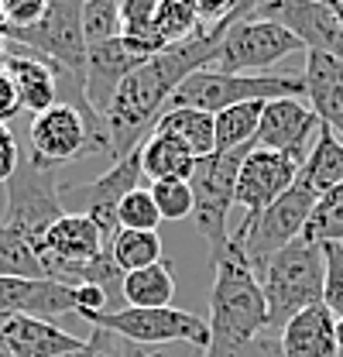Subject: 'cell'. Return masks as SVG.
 Returning <instances> with one entry per match:
<instances>
[{
	"label": "cell",
	"mask_w": 343,
	"mask_h": 357,
	"mask_svg": "<svg viewBox=\"0 0 343 357\" xmlns=\"http://www.w3.org/2000/svg\"><path fill=\"white\" fill-rule=\"evenodd\" d=\"M210 347L199 357H234L268 330V303L257 275L247 268L241 248L227 244L213 258V285H210Z\"/></svg>",
	"instance_id": "obj_1"
},
{
	"label": "cell",
	"mask_w": 343,
	"mask_h": 357,
	"mask_svg": "<svg viewBox=\"0 0 343 357\" xmlns=\"http://www.w3.org/2000/svg\"><path fill=\"white\" fill-rule=\"evenodd\" d=\"M323 248L312 241H292L282 248L268 268L257 275L264 303H268V333H282V326L316 303H323Z\"/></svg>",
	"instance_id": "obj_2"
},
{
	"label": "cell",
	"mask_w": 343,
	"mask_h": 357,
	"mask_svg": "<svg viewBox=\"0 0 343 357\" xmlns=\"http://www.w3.org/2000/svg\"><path fill=\"white\" fill-rule=\"evenodd\" d=\"M254 144L237 151H213L206 158H196V169L189 178L192 189V223L199 237L210 244V261L220 258L230 244L234 227V182L241 172V162L247 158Z\"/></svg>",
	"instance_id": "obj_3"
},
{
	"label": "cell",
	"mask_w": 343,
	"mask_h": 357,
	"mask_svg": "<svg viewBox=\"0 0 343 357\" xmlns=\"http://www.w3.org/2000/svg\"><path fill=\"white\" fill-rule=\"evenodd\" d=\"M282 96H296L305 100V83L302 76H234V73H216V69H199L189 79H182L178 89L169 96L165 110L175 107H189V110H203V114H220L227 107L237 103H251V100H282Z\"/></svg>",
	"instance_id": "obj_4"
},
{
	"label": "cell",
	"mask_w": 343,
	"mask_h": 357,
	"mask_svg": "<svg viewBox=\"0 0 343 357\" xmlns=\"http://www.w3.org/2000/svg\"><path fill=\"white\" fill-rule=\"evenodd\" d=\"M83 319L93 330H107L128 344H141V347H175V344H185L192 351L210 347L206 319L185 310H175V306H155V310L124 306L117 312H89Z\"/></svg>",
	"instance_id": "obj_5"
},
{
	"label": "cell",
	"mask_w": 343,
	"mask_h": 357,
	"mask_svg": "<svg viewBox=\"0 0 343 357\" xmlns=\"http://www.w3.org/2000/svg\"><path fill=\"white\" fill-rule=\"evenodd\" d=\"M86 0H48V10L31 28H0L3 42L17 45L38 59H48L86 83V38H83Z\"/></svg>",
	"instance_id": "obj_6"
},
{
	"label": "cell",
	"mask_w": 343,
	"mask_h": 357,
	"mask_svg": "<svg viewBox=\"0 0 343 357\" xmlns=\"http://www.w3.org/2000/svg\"><path fill=\"white\" fill-rule=\"evenodd\" d=\"M59 217H66L59 203V169H45L38 162H31L21 144V162L7 182V210L0 227H7L10 234L38 248L45 230Z\"/></svg>",
	"instance_id": "obj_7"
},
{
	"label": "cell",
	"mask_w": 343,
	"mask_h": 357,
	"mask_svg": "<svg viewBox=\"0 0 343 357\" xmlns=\"http://www.w3.org/2000/svg\"><path fill=\"white\" fill-rule=\"evenodd\" d=\"M316 203H319V196H316L302 178H296L292 189L282 192V196H278L241 237H234L230 244L241 248L247 268H251L254 275H261V271L268 268V261H271L282 248H289L292 241L302 237V230H305V223L312 217Z\"/></svg>",
	"instance_id": "obj_8"
},
{
	"label": "cell",
	"mask_w": 343,
	"mask_h": 357,
	"mask_svg": "<svg viewBox=\"0 0 343 357\" xmlns=\"http://www.w3.org/2000/svg\"><path fill=\"white\" fill-rule=\"evenodd\" d=\"M141 151L134 148L128 158L114 162L103 176L89 178V182H76V185H59V203H62V213H76L86 217L100 230L103 244L110 248V241L117 237L121 223H117V206L121 199L128 196L130 189L141 185Z\"/></svg>",
	"instance_id": "obj_9"
},
{
	"label": "cell",
	"mask_w": 343,
	"mask_h": 357,
	"mask_svg": "<svg viewBox=\"0 0 343 357\" xmlns=\"http://www.w3.org/2000/svg\"><path fill=\"white\" fill-rule=\"evenodd\" d=\"M292 52H305V45L292 31H285L275 21H261V17L244 14L241 21H234L223 31L210 69L234 73V76H257L261 69H268L271 62H278Z\"/></svg>",
	"instance_id": "obj_10"
},
{
	"label": "cell",
	"mask_w": 343,
	"mask_h": 357,
	"mask_svg": "<svg viewBox=\"0 0 343 357\" xmlns=\"http://www.w3.org/2000/svg\"><path fill=\"white\" fill-rule=\"evenodd\" d=\"M299 162L278 151H264V148H251L247 158L241 162V172L234 182V206L244 210V217L230 227V241L241 237L251 223L282 196L292 189V182L299 178Z\"/></svg>",
	"instance_id": "obj_11"
},
{
	"label": "cell",
	"mask_w": 343,
	"mask_h": 357,
	"mask_svg": "<svg viewBox=\"0 0 343 357\" xmlns=\"http://www.w3.org/2000/svg\"><path fill=\"white\" fill-rule=\"evenodd\" d=\"M24 151L31 162H38L45 169H62V165L79 162L86 155H100L93 137H89L83 114L69 103H55V107L31 117Z\"/></svg>",
	"instance_id": "obj_12"
},
{
	"label": "cell",
	"mask_w": 343,
	"mask_h": 357,
	"mask_svg": "<svg viewBox=\"0 0 343 357\" xmlns=\"http://www.w3.org/2000/svg\"><path fill=\"white\" fill-rule=\"evenodd\" d=\"M319 128L323 124L305 100H296V96L268 100L264 110H261V121H257L254 148L289 155L302 165L305 155L312 151L316 137H319Z\"/></svg>",
	"instance_id": "obj_13"
},
{
	"label": "cell",
	"mask_w": 343,
	"mask_h": 357,
	"mask_svg": "<svg viewBox=\"0 0 343 357\" xmlns=\"http://www.w3.org/2000/svg\"><path fill=\"white\" fill-rule=\"evenodd\" d=\"M103 251H110L100 237V230L86 217H76V213H66L45 230L42 244H38V258H42L45 278H55L62 268L73 265H86L93 258H100Z\"/></svg>",
	"instance_id": "obj_14"
},
{
	"label": "cell",
	"mask_w": 343,
	"mask_h": 357,
	"mask_svg": "<svg viewBox=\"0 0 343 357\" xmlns=\"http://www.w3.org/2000/svg\"><path fill=\"white\" fill-rule=\"evenodd\" d=\"M76 312V292L52 278H0V316L55 319Z\"/></svg>",
	"instance_id": "obj_15"
},
{
	"label": "cell",
	"mask_w": 343,
	"mask_h": 357,
	"mask_svg": "<svg viewBox=\"0 0 343 357\" xmlns=\"http://www.w3.org/2000/svg\"><path fill=\"white\" fill-rule=\"evenodd\" d=\"M141 62H148V59L137 55L124 38L86 48V100L100 117L107 114V107H110L117 86L124 83V76L134 73Z\"/></svg>",
	"instance_id": "obj_16"
},
{
	"label": "cell",
	"mask_w": 343,
	"mask_h": 357,
	"mask_svg": "<svg viewBox=\"0 0 343 357\" xmlns=\"http://www.w3.org/2000/svg\"><path fill=\"white\" fill-rule=\"evenodd\" d=\"M0 344L10 357H62L79 351L86 340L66 333L52 319L35 316H0Z\"/></svg>",
	"instance_id": "obj_17"
},
{
	"label": "cell",
	"mask_w": 343,
	"mask_h": 357,
	"mask_svg": "<svg viewBox=\"0 0 343 357\" xmlns=\"http://www.w3.org/2000/svg\"><path fill=\"white\" fill-rule=\"evenodd\" d=\"M305 103L319 117L326 131H333L343 144V62L323 52H305Z\"/></svg>",
	"instance_id": "obj_18"
},
{
	"label": "cell",
	"mask_w": 343,
	"mask_h": 357,
	"mask_svg": "<svg viewBox=\"0 0 343 357\" xmlns=\"http://www.w3.org/2000/svg\"><path fill=\"white\" fill-rule=\"evenodd\" d=\"M7 55H10L7 59V76L17 86L21 110H28L35 117V114H42L48 107H55L59 103V66L10 42H7Z\"/></svg>",
	"instance_id": "obj_19"
},
{
	"label": "cell",
	"mask_w": 343,
	"mask_h": 357,
	"mask_svg": "<svg viewBox=\"0 0 343 357\" xmlns=\"http://www.w3.org/2000/svg\"><path fill=\"white\" fill-rule=\"evenodd\" d=\"M282 354L285 357H340L337 347V316L326 310L323 303L296 312L282 333Z\"/></svg>",
	"instance_id": "obj_20"
},
{
	"label": "cell",
	"mask_w": 343,
	"mask_h": 357,
	"mask_svg": "<svg viewBox=\"0 0 343 357\" xmlns=\"http://www.w3.org/2000/svg\"><path fill=\"white\" fill-rule=\"evenodd\" d=\"M141 172L151 182H165V178H182L189 182L192 169H196V155L172 134L151 131L141 141Z\"/></svg>",
	"instance_id": "obj_21"
},
{
	"label": "cell",
	"mask_w": 343,
	"mask_h": 357,
	"mask_svg": "<svg viewBox=\"0 0 343 357\" xmlns=\"http://www.w3.org/2000/svg\"><path fill=\"white\" fill-rule=\"evenodd\" d=\"M299 178L323 199L326 192H333L343 182V144L340 137L326 128H319V137L312 144V151L305 155L299 169Z\"/></svg>",
	"instance_id": "obj_22"
},
{
	"label": "cell",
	"mask_w": 343,
	"mask_h": 357,
	"mask_svg": "<svg viewBox=\"0 0 343 357\" xmlns=\"http://www.w3.org/2000/svg\"><path fill=\"white\" fill-rule=\"evenodd\" d=\"M121 296L124 306H137V310H155V306H172L175 296V275H172V261H155L148 268L128 271L121 282Z\"/></svg>",
	"instance_id": "obj_23"
},
{
	"label": "cell",
	"mask_w": 343,
	"mask_h": 357,
	"mask_svg": "<svg viewBox=\"0 0 343 357\" xmlns=\"http://www.w3.org/2000/svg\"><path fill=\"white\" fill-rule=\"evenodd\" d=\"M158 134H172L178 137L196 158H206L216 151V134H213V114H203V110H189V107H175L165 110L155 124Z\"/></svg>",
	"instance_id": "obj_24"
},
{
	"label": "cell",
	"mask_w": 343,
	"mask_h": 357,
	"mask_svg": "<svg viewBox=\"0 0 343 357\" xmlns=\"http://www.w3.org/2000/svg\"><path fill=\"white\" fill-rule=\"evenodd\" d=\"M268 100H251V103H237L213 114V134H216V151H237L254 144L257 121Z\"/></svg>",
	"instance_id": "obj_25"
},
{
	"label": "cell",
	"mask_w": 343,
	"mask_h": 357,
	"mask_svg": "<svg viewBox=\"0 0 343 357\" xmlns=\"http://www.w3.org/2000/svg\"><path fill=\"white\" fill-rule=\"evenodd\" d=\"M110 258L124 275L162 261V237L155 230H117L110 241Z\"/></svg>",
	"instance_id": "obj_26"
},
{
	"label": "cell",
	"mask_w": 343,
	"mask_h": 357,
	"mask_svg": "<svg viewBox=\"0 0 343 357\" xmlns=\"http://www.w3.org/2000/svg\"><path fill=\"white\" fill-rule=\"evenodd\" d=\"M0 278H45L38 248L0 227Z\"/></svg>",
	"instance_id": "obj_27"
},
{
	"label": "cell",
	"mask_w": 343,
	"mask_h": 357,
	"mask_svg": "<svg viewBox=\"0 0 343 357\" xmlns=\"http://www.w3.org/2000/svg\"><path fill=\"white\" fill-rule=\"evenodd\" d=\"M155 31L165 45H178L199 31V14L189 0H162L158 17H155Z\"/></svg>",
	"instance_id": "obj_28"
},
{
	"label": "cell",
	"mask_w": 343,
	"mask_h": 357,
	"mask_svg": "<svg viewBox=\"0 0 343 357\" xmlns=\"http://www.w3.org/2000/svg\"><path fill=\"white\" fill-rule=\"evenodd\" d=\"M117 223H121V230H155L158 234L162 213H158L151 192L141 189V185L130 189L128 196L121 199V206H117Z\"/></svg>",
	"instance_id": "obj_29"
},
{
	"label": "cell",
	"mask_w": 343,
	"mask_h": 357,
	"mask_svg": "<svg viewBox=\"0 0 343 357\" xmlns=\"http://www.w3.org/2000/svg\"><path fill=\"white\" fill-rule=\"evenodd\" d=\"M151 199L162 213V223L165 220H185L192 217V189L189 182L182 178H165V182H151Z\"/></svg>",
	"instance_id": "obj_30"
},
{
	"label": "cell",
	"mask_w": 343,
	"mask_h": 357,
	"mask_svg": "<svg viewBox=\"0 0 343 357\" xmlns=\"http://www.w3.org/2000/svg\"><path fill=\"white\" fill-rule=\"evenodd\" d=\"M302 237L312 241V244H326V241L343 244V199H337V203L319 199L309 223H305V230H302Z\"/></svg>",
	"instance_id": "obj_31"
},
{
	"label": "cell",
	"mask_w": 343,
	"mask_h": 357,
	"mask_svg": "<svg viewBox=\"0 0 343 357\" xmlns=\"http://www.w3.org/2000/svg\"><path fill=\"white\" fill-rule=\"evenodd\" d=\"M319 248H323V265H326V275H323V306L340 319L343 316V244L326 241Z\"/></svg>",
	"instance_id": "obj_32"
},
{
	"label": "cell",
	"mask_w": 343,
	"mask_h": 357,
	"mask_svg": "<svg viewBox=\"0 0 343 357\" xmlns=\"http://www.w3.org/2000/svg\"><path fill=\"white\" fill-rule=\"evenodd\" d=\"M89 337L103 347L107 357H199V351H189L185 354L182 344H175V347H141V344H128V340L107 333V330H93Z\"/></svg>",
	"instance_id": "obj_33"
},
{
	"label": "cell",
	"mask_w": 343,
	"mask_h": 357,
	"mask_svg": "<svg viewBox=\"0 0 343 357\" xmlns=\"http://www.w3.org/2000/svg\"><path fill=\"white\" fill-rule=\"evenodd\" d=\"M48 0H3V28H31L42 21Z\"/></svg>",
	"instance_id": "obj_34"
},
{
	"label": "cell",
	"mask_w": 343,
	"mask_h": 357,
	"mask_svg": "<svg viewBox=\"0 0 343 357\" xmlns=\"http://www.w3.org/2000/svg\"><path fill=\"white\" fill-rule=\"evenodd\" d=\"M17 162H21V141L10 131V124H0V182L3 185L17 172Z\"/></svg>",
	"instance_id": "obj_35"
},
{
	"label": "cell",
	"mask_w": 343,
	"mask_h": 357,
	"mask_svg": "<svg viewBox=\"0 0 343 357\" xmlns=\"http://www.w3.org/2000/svg\"><path fill=\"white\" fill-rule=\"evenodd\" d=\"M17 114H24L21 110V100H17V86H14V79L7 76V69L0 73V124H10Z\"/></svg>",
	"instance_id": "obj_36"
},
{
	"label": "cell",
	"mask_w": 343,
	"mask_h": 357,
	"mask_svg": "<svg viewBox=\"0 0 343 357\" xmlns=\"http://www.w3.org/2000/svg\"><path fill=\"white\" fill-rule=\"evenodd\" d=\"M189 3L196 7L199 24H216V21H223L227 14H234L241 0H189Z\"/></svg>",
	"instance_id": "obj_37"
},
{
	"label": "cell",
	"mask_w": 343,
	"mask_h": 357,
	"mask_svg": "<svg viewBox=\"0 0 343 357\" xmlns=\"http://www.w3.org/2000/svg\"><path fill=\"white\" fill-rule=\"evenodd\" d=\"M62 357H107V354H103V347H100L93 337H86V344L79 347V351H73V354H62Z\"/></svg>",
	"instance_id": "obj_38"
},
{
	"label": "cell",
	"mask_w": 343,
	"mask_h": 357,
	"mask_svg": "<svg viewBox=\"0 0 343 357\" xmlns=\"http://www.w3.org/2000/svg\"><path fill=\"white\" fill-rule=\"evenodd\" d=\"M333 17H337V24H340V31H343V0H333Z\"/></svg>",
	"instance_id": "obj_39"
},
{
	"label": "cell",
	"mask_w": 343,
	"mask_h": 357,
	"mask_svg": "<svg viewBox=\"0 0 343 357\" xmlns=\"http://www.w3.org/2000/svg\"><path fill=\"white\" fill-rule=\"evenodd\" d=\"M7 59H10V55H7V42H3V35H0V73L7 69Z\"/></svg>",
	"instance_id": "obj_40"
},
{
	"label": "cell",
	"mask_w": 343,
	"mask_h": 357,
	"mask_svg": "<svg viewBox=\"0 0 343 357\" xmlns=\"http://www.w3.org/2000/svg\"><path fill=\"white\" fill-rule=\"evenodd\" d=\"M337 347H340V357H343V316L337 319Z\"/></svg>",
	"instance_id": "obj_41"
},
{
	"label": "cell",
	"mask_w": 343,
	"mask_h": 357,
	"mask_svg": "<svg viewBox=\"0 0 343 357\" xmlns=\"http://www.w3.org/2000/svg\"><path fill=\"white\" fill-rule=\"evenodd\" d=\"M0 28H3V0H0Z\"/></svg>",
	"instance_id": "obj_42"
},
{
	"label": "cell",
	"mask_w": 343,
	"mask_h": 357,
	"mask_svg": "<svg viewBox=\"0 0 343 357\" xmlns=\"http://www.w3.org/2000/svg\"><path fill=\"white\" fill-rule=\"evenodd\" d=\"M0 357H10V354H7V347H3V344H0Z\"/></svg>",
	"instance_id": "obj_43"
},
{
	"label": "cell",
	"mask_w": 343,
	"mask_h": 357,
	"mask_svg": "<svg viewBox=\"0 0 343 357\" xmlns=\"http://www.w3.org/2000/svg\"><path fill=\"white\" fill-rule=\"evenodd\" d=\"M117 3H121V0H117Z\"/></svg>",
	"instance_id": "obj_44"
}]
</instances>
